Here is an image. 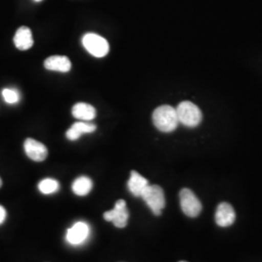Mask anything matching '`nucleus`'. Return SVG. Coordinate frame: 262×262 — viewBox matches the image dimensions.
Here are the masks:
<instances>
[{
	"label": "nucleus",
	"instance_id": "obj_17",
	"mask_svg": "<svg viewBox=\"0 0 262 262\" xmlns=\"http://www.w3.org/2000/svg\"><path fill=\"white\" fill-rule=\"evenodd\" d=\"M2 96L6 103L16 104L19 101V93L13 89H4L2 91Z\"/></svg>",
	"mask_w": 262,
	"mask_h": 262
},
{
	"label": "nucleus",
	"instance_id": "obj_5",
	"mask_svg": "<svg viewBox=\"0 0 262 262\" xmlns=\"http://www.w3.org/2000/svg\"><path fill=\"white\" fill-rule=\"evenodd\" d=\"M84 49L95 57H103L109 53V43L105 38L95 33H86L82 39Z\"/></svg>",
	"mask_w": 262,
	"mask_h": 262
},
{
	"label": "nucleus",
	"instance_id": "obj_11",
	"mask_svg": "<svg viewBox=\"0 0 262 262\" xmlns=\"http://www.w3.org/2000/svg\"><path fill=\"white\" fill-rule=\"evenodd\" d=\"M149 181L144 178L136 171H131L130 178L127 183V187L133 196L141 197L145 188L148 187Z\"/></svg>",
	"mask_w": 262,
	"mask_h": 262
},
{
	"label": "nucleus",
	"instance_id": "obj_2",
	"mask_svg": "<svg viewBox=\"0 0 262 262\" xmlns=\"http://www.w3.org/2000/svg\"><path fill=\"white\" fill-rule=\"evenodd\" d=\"M179 122L187 127H195L202 121V113L196 105L190 101H183L176 108Z\"/></svg>",
	"mask_w": 262,
	"mask_h": 262
},
{
	"label": "nucleus",
	"instance_id": "obj_8",
	"mask_svg": "<svg viewBox=\"0 0 262 262\" xmlns=\"http://www.w3.org/2000/svg\"><path fill=\"white\" fill-rule=\"evenodd\" d=\"M90 235V226L84 222H78L67 230L66 240L71 245H81L84 243Z\"/></svg>",
	"mask_w": 262,
	"mask_h": 262
},
{
	"label": "nucleus",
	"instance_id": "obj_1",
	"mask_svg": "<svg viewBox=\"0 0 262 262\" xmlns=\"http://www.w3.org/2000/svg\"><path fill=\"white\" fill-rule=\"evenodd\" d=\"M152 122L155 126L162 132H172L179 124L176 109L170 105H161L152 113Z\"/></svg>",
	"mask_w": 262,
	"mask_h": 262
},
{
	"label": "nucleus",
	"instance_id": "obj_6",
	"mask_svg": "<svg viewBox=\"0 0 262 262\" xmlns=\"http://www.w3.org/2000/svg\"><path fill=\"white\" fill-rule=\"evenodd\" d=\"M103 217L107 222L113 223L116 227H125L129 219V213L126 208L125 201L123 199H119L113 210L104 213Z\"/></svg>",
	"mask_w": 262,
	"mask_h": 262
},
{
	"label": "nucleus",
	"instance_id": "obj_21",
	"mask_svg": "<svg viewBox=\"0 0 262 262\" xmlns=\"http://www.w3.org/2000/svg\"><path fill=\"white\" fill-rule=\"evenodd\" d=\"M179 262H187V261H179Z\"/></svg>",
	"mask_w": 262,
	"mask_h": 262
},
{
	"label": "nucleus",
	"instance_id": "obj_18",
	"mask_svg": "<svg viewBox=\"0 0 262 262\" xmlns=\"http://www.w3.org/2000/svg\"><path fill=\"white\" fill-rule=\"evenodd\" d=\"M6 215H7V214H6L5 208L0 205V225H2V224L5 222Z\"/></svg>",
	"mask_w": 262,
	"mask_h": 262
},
{
	"label": "nucleus",
	"instance_id": "obj_20",
	"mask_svg": "<svg viewBox=\"0 0 262 262\" xmlns=\"http://www.w3.org/2000/svg\"><path fill=\"white\" fill-rule=\"evenodd\" d=\"M35 2H40V1H42V0H34Z\"/></svg>",
	"mask_w": 262,
	"mask_h": 262
},
{
	"label": "nucleus",
	"instance_id": "obj_13",
	"mask_svg": "<svg viewBox=\"0 0 262 262\" xmlns=\"http://www.w3.org/2000/svg\"><path fill=\"white\" fill-rule=\"evenodd\" d=\"M96 129V125L90 122H77L67 130L66 137L71 141L78 140L83 134L92 133Z\"/></svg>",
	"mask_w": 262,
	"mask_h": 262
},
{
	"label": "nucleus",
	"instance_id": "obj_15",
	"mask_svg": "<svg viewBox=\"0 0 262 262\" xmlns=\"http://www.w3.org/2000/svg\"><path fill=\"white\" fill-rule=\"evenodd\" d=\"M93 188V181L86 176H81L76 179L72 184V190L76 195L85 196Z\"/></svg>",
	"mask_w": 262,
	"mask_h": 262
},
{
	"label": "nucleus",
	"instance_id": "obj_16",
	"mask_svg": "<svg viewBox=\"0 0 262 262\" xmlns=\"http://www.w3.org/2000/svg\"><path fill=\"white\" fill-rule=\"evenodd\" d=\"M38 188L43 194H52L59 189V183L55 179H44L39 183Z\"/></svg>",
	"mask_w": 262,
	"mask_h": 262
},
{
	"label": "nucleus",
	"instance_id": "obj_12",
	"mask_svg": "<svg viewBox=\"0 0 262 262\" xmlns=\"http://www.w3.org/2000/svg\"><path fill=\"white\" fill-rule=\"evenodd\" d=\"M73 117L82 122H91L96 117V110L91 104L77 103L72 108Z\"/></svg>",
	"mask_w": 262,
	"mask_h": 262
},
{
	"label": "nucleus",
	"instance_id": "obj_19",
	"mask_svg": "<svg viewBox=\"0 0 262 262\" xmlns=\"http://www.w3.org/2000/svg\"><path fill=\"white\" fill-rule=\"evenodd\" d=\"M2 187V180L0 178V187Z\"/></svg>",
	"mask_w": 262,
	"mask_h": 262
},
{
	"label": "nucleus",
	"instance_id": "obj_7",
	"mask_svg": "<svg viewBox=\"0 0 262 262\" xmlns=\"http://www.w3.org/2000/svg\"><path fill=\"white\" fill-rule=\"evenodd\" d=\"M25 147V151L27 154L28 158L32 159L33 161H44L47 159L48 149L47 147L42 144L41 142L37 140H34L32 138H28L25 141L24 144Z\"/></svg>",
	"mask_w": 262,
	"mask_h": 262
},
{
	"label": "nucleus",
	"instance_id": "obj_4",
	"mask_svg": "<svg viewBox=\"0 0 262 262\" xmlns=\"http://www.w3.org/2000/svg\"><path fill=\"white\" fill-rule=\"evenodd\" d=\"M180 205L183 213L189 217H196L202 211L200 200L189 188H183L180 191Z\"/></svg>",
	"mask_w": 262,
	"mask_h": 262
},
{
	"label": "nucleus",
	"instance_id": "obj_14",
	"mask_svg": "<svg viewBox=\"0 0 262 262\" xmlns=\"http://www.w3.org/2000/svg\"><path fill=\"white\" fill-rule=\"evenodd\" d=\"M15 46L20 51H27L33 46V37L31 30L28 27H20L18 28L14 36Z\"/></svg>",
	"mask_w": 262,
	"mask_h": 262
},
{
	"label": "nucleus",
	"instance_id": "obj_10",
	"mask_svg": "<svg viewBox=\"0 0 262 262\" xmlns=\"http://www.w3.org/2000/svg\"><path fill=\"white\" fill-rule=\"evenodd\" d=\"M44 66L46 69L51 71H58V72L66 73L71 69V61L67 56H50L45 60Z\"/></svg>",
	"mask_w": 262,
	"mask_h": 262
},
{
	"label": "nucleus",
	"instance_id": "obj_3",
	"mask_svg": "<svg viewBox=\"0 0 262 262\" xmlns=\"http://www.w3.org/2000/svg\"><path fill=\"white\" fill-rule=\"evenodd\" d=\"M141 197L156 215H160L165 207L164 191L158 185H149L143 191Z\"/></svg>",
	"mask_w": 262,
	"mask_h": 262
},
{
	"label": "nucleus",
	"instance_id": "obj_9",
	"mask_svg": "<svg viewBox=\"0 0 262 262\" xmlns=\"http://www.w3.org/2000/svg\"><path fill=\"white\" fill-rule=\"evenodd\" d=\"M236 214L233 207L226 202L219 204L215 215L216 225L221 227H227L234 224Z\"/></svg>",
	"mask_w": 262,
	"mask_h": 262
}]
</instances>
